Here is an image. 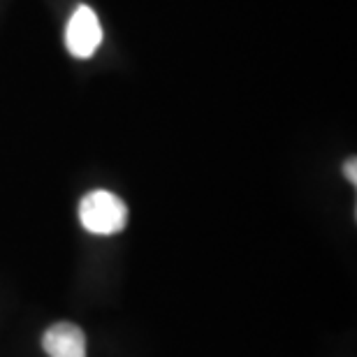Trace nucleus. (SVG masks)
<instances>
[{"label": "nucleus", "mask_w": 357, "mask_h": 357, "mask_svg": "<svg viewBox=\"0 0 357 357\" xmlns=\"http://www.w3.org/2000/svg\"><path fill=\"white\" fill-rule=\"evenodd\" d=\"M49 357H86V334L75 323H56L42 337Z\"/></svg>", "instance_id": "7ed1b4c3"}, {"label": "nucleus", "mask_w": 357, "mask_h": 357, "mask_svg": "<svg viewBox=\"0 0 357 357\" xmlns=\"http://www.w3.org/2000/svg\"><path fill=\"white\" fill-rule=\"evenodd\" d=\"M66 45L75 59H91L102 45V26L89 5H79L68 21Z\"/></svg>", "instance_id": "f03ea898"}, {"label": "nucleus", "mask_w": 357, "mask_h": 357, "mask_svg": "<svg viewBox=\"0 0 357 357\" xmlns=\"http://www.w3.org/2000/svg\"><path fill=\"white\" fill-rule=\"evenodd\" d=\"M79 220L91 234H116L128 223V206L109 190H93L79 202Z\"/></svg>", "instance_id": "f257e3e1"}, {"label": "nucleus", "mask_w": 357, "mask_h": 357, "mask_svg": "<svg viewBox=\"0 0 357 357\" xmlns=\"http://www.w3.org/2000/svg\"><path fill=\"white\" fill-rule=\"evenodd\" d=\"M344 174H346V178H351V183H355L357 181V172H355V158H351L344 165Z\"/></svg>", "instance_id": "20e7f679"}]
</instances>
